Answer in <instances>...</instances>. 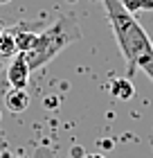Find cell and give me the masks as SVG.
<instances>
[{
  "mask_svg": "<svg viewBox=\"0 0 153 158\" xmlns=\"http://www.w3.org/2000/svg\"><path fill=\"white\" fill-rule=\"evenodd\" d=\"M101 5L106 9L117 45L126 59V77L133 79L135 70H144L153 81V43L140 25V20L122 5V0H101Z\"/></svg>",
  "mask_w": 153,
  "mask_h": 158,
  "instance_id": "obj_1",
  "label": "cell"
},
{
  "mask_svg": "<svg viewBox=\"0 0 153 158\" xmlns=\"http://www.w3.org/2000/svg\"><path fill=\"white\" fill-rule=\"evenodd\" d=\"M77 41H81V25H79L74 14L68 11L56 18L47 30L38 32V39H36L34 48L25 54V59L32 70H38L43 66H47L59 52H63L68 45Z\"/></svg>",
  "mask_w": 153,
  "mask_h": 158,
  "instance_id": "obj_2",
  "label": "cell"
},
{
  "mask_svg": "<svg viewBox=\"0 0 153 158\" xmlns=\"http://www.w3.org/2000/svg\"><path fill=\"white\" fill-rule=\"evenodd\" d=\"M30 75H32V68L27 63L25 54L23 52L14 54L9 61V68H7V81H9V86L11 88H27Z\"/></svg>",
  "mask_w": 153,
  "mask_h": 158,
  "instance_id": "obj_3",
  "label": "cell"
},
{
  "mask_svg": "<svg viewBox=\"0 0 153 158\" xmlns=\"http://www.w3.org/2000/svg\"><path fill=\"white\" fill-rule=\"evenodd\" d=\"M9 32L14 34V41H16V50H18V52H23V54L30 52V50L34 48L36 39H38V32H34L30 25H23V23H20L18 27H14V30H9Z\"/></svg>",
  "mask_w": 153,
  "mask_h": 158,
  "instance_id": "obj_4",
  "label": "cell"
},
{
  "mask_svg": "<svg viewBox=\"0 0 153 158\" xmlns=\"http://www.w3.org/2000/svg\"><path fill=\"white\" fill-rule=\"evenodd\" d=\"M5 106L11 113H23L27 106H30V95H27L25 88H11L5 95Z\"/></svg>",
  "mask_w": 153,
  "mask_h": 158,
  "instance_id": "obj_5",
  "label": "cell"
},
{
  "mask_svg": "<svg viewBox=\"0 0 153 158\" xmlns=\"http://www.w3.org/2000/svg\"><path fill=\"white\" fill-rule=\"evenodd\" d=\"M111 95L115 99H119V102H128V99H133V95H135V86H133V81H131L128 77L115 79L111 84Z\"/></svg>",
  "mask_w": 153,
  "mask_h": 158,
  "instance_id": "obj_6",
  "label": "cell"
},
{
  "mask_svg": "<svg viewBox=\"0 0 153 158\" xmlns=\"http://www.w3.org/2000/svg\"><path fill=\"white\" fill-rule=\"evenodd\" d=\"M14 54H18L14 34L9 30H5V27H0V56L2 59H11Z\"/></svg>",
  "mask_w": 153,
  "mask_h": 158,
  "instance_id": "obj_7",
  "label": "cell"
},
{
  "mask_svg": "<svg viewBox=\"0 0 153 158\" xmlns=\"http://www.w3.org/2000/svg\"><path fill=\"white\" fill-rule=\"evenodd\" d=\"M122 5L126 7L131 14H135L140 9H153V0H122Z\"/></svg>",
  "mask_w": 153,
  "mask_h": 158,
  "instance_id": "obj_8",
  "label": "cell"
},
{
  "mask_svg": "<svg viewBox=\"0 0 153 158\" xmlns=\"http://www.w3.org/2000/svg\"><path fill=\"white\" fill-rule=\"evenodd\" d=\"M86 158H104V156H101V154H88Z\"/></svg>",
  "mask_w": 153,
  "mask_h": 158,
  "instance_id": "obj_9",
  "label": "cell"
},
{
  "mask_svg": "<svg viewBox=\"0 0 153 158\" xmlns=\"http://www.w3.org/2000/svg\"><path fill=\"white\" fill-rule=\"evenodd\" d=\"M7 2H11V0H0V5H7Z\"/></svg>",
  "mask_w": 153,
  "mask_h": 158,
  "instance_id": "obj_10",
  "label": "cell"
},
{
  "mask_svg": "<svg viewBox=\"0 0 153 158\" xmlns=\"http://www.w3.org/2000/svg\"><path fill=\"white\" fill-rule=\"evenodd\" d=\"M0 61H2V56H0Z\"/></svg>",
  "mask_w": 153,
  "mask_h": 158,
  "instance_id": "obj_11",
  "label": "cell"
}]
</instances>
